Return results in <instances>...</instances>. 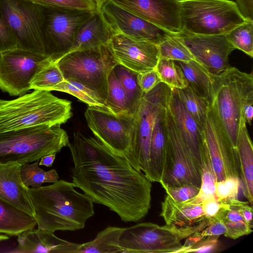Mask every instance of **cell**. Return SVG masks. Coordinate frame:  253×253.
I'll use <instances>...</instances> for the list:
<instances>
[{"label": "cell", "instance_id": "obj_13", "mask_svg": "<svg viewBox=\"0 0 253 253\" xmlns=\"http://www.w3.org/2000/svg\"><path fill=\"white\" fill-rule=\"evenodd\" d=\"M84 116L87 126L95 137L128 161L131 147L134 115H116L105 109L88 106Z\"/></svg>", "mask_w": 253, "mask_h": 253}, {"label": "cell", "instance_id": "obj_31", "mask_svg": "<svg viewBox=\"0 0 253 253\" xmlns=\"http://www.w3.org/2000/svg\"><path fill=\"white\" fill-rule=\"evenodd\" d=\"M173 89L186 110L202 127L210 109V101L198 94L189 85Z\"/></svg>", "mask_w": 253, "mask_h": 253}, {"label": "cell", "instance_id": "obj_39", "mask_svg": "<svg viewBox=\"0 0 253 253\" xmlns=\"http://www.w3.org/2000/svg\"><path fill=\"white\" fill-rule=\"evenodd\" d=\"M65 80L58 65L51 61L41 68L34 75L30 88L50 91L51 88Z\"/></svg>", "mask_w": 253, "mask_h": 253}, {"label": "cell", "instance_id": "obj_19", "mask_svg": "<svg viewBox=\"0 0 253 253\" xmlns=\"http://www.w3.org/2000/svg\"><path fill=\"white\" fill-rule=\"evenodd\" d=\"M114 34H120L129 38L158 43L164 31L139 18L108 0L99 9Z\"/></svg>", "mask_w": 253, "mask_h": 253}, {"label": "cell", "instance_id": "obj_22", "mask_svg": "<svg viewBox=\"0 0 253 253\" xmlns=\"http://www.w3.org/2000/svg\"><path fill=\"white\" fill-rule=\"evenodd\" d=\"M168 105L177 127L201 168V126L186 110L173 88Z\"/></svg>", "mask_w": 253, "mask_h": 253}, {"label": "cell", "instance_id": "obj_11", "mask_svg": "<svg viewBox=\"0 0 253 253\" xmlns=\"http://www.w3.org/2000/svg\"><path fill=\"white\" fill-rule=\"evenodd\" d=\"M93 12L43 7L42 34L45 55L55 62L65 55L77 31Z\"/></svg>", "mask_w": 253, "mask_h": 253}, {"label": "cell", "instance_id": "obj_1", "mask_svg": "<svg viewBox=\"0 0 253 253\" xmlns=\"http://www.w3.org/2000/svg\"><path fill=\"white\" fill-rule=\"evenodd\" d=\"M72 182L96 204L115 212L125 222H137L151 208L152 182L95 137L79 131L69 143Z\"/></svg>", "mask_w": 253, "mask_h": 253}, {"label": "cell", "instance_id": "obj_54", "mask_svg": "<svg viewBox=\"0 0 253 253\" xmlns=\"http://www.w3.org/2000/svg\"><path fill=\"white\" fill-rule=\"evenodd\" d=\"M9 238L8 236L5 234H0V242L2 241H5Z\"/></svg>", "mask_w": 253, "mask_h": 253}, {"label": "cell", "instance_id": "obj_44", "mask_svg": "<svg viewBox=\"0 0 253 253\" xmlns=\"http://www.w3.org/2000/svg\"><path fill=\"white\" fill-rule=\"evenodd\" d=\"M167 195L176 202H183L194 197L199 192L200 188L193 185L180 186H163Z\"/></svg>", "mask_w": 253, "mask_h": 253}, {"label": "cell", "instance_id": "obj_50", "mask_svg": "<svg viewBox=\"0 0 253 253\" xmlns=\"http://www.w3.org/2000/svg\"><path fill=\"white\" fill-rule=\"evenodd\" d=\"M235 2L244 17L253 20V0H236Z\"/></svg>", "mask_w": 253, "mask_h": 253}, {"label": "cell", "instance_id": "obj_9", "mask_svg": "<svg viewBox=\"0 0 253 253\" xmlns=\"http://www.w3.org/2000/svg\"><path fill=\"white\" fill-rule=\"evenodd\" d=\"M171 88L163 83L144 94L134 115V126L128 162L147 177L152 131L160 112L167 105Z\"/></svg>", "mask_w": 253, "mask_h": 253}, {"label": "cell", "instance_id": "obj_16", "mask_svg": "<svg viewBox=\"0 0 253 253\" xmlns=\"http://www.w3.org/2000/svg\"><path fill=\"white\" fill-rule=\"evenodd\" d=\"M117 65L137 74L155 69L159 59L157 44L114 34L107 44Z\"/></svg>", "mask_w": 253, "mask_h": 253}, {"label": "cell", "instance_id": "obj_29", "mask_svg": "<svg viewBox=\"0 0 253 253\" xmlns=\"http://www.w3.org/2000/svg\"><path fill=\"white\" fill-rule=\"evenodd\" d=\"M189 85L210 102L214 76L195 61H177Z\"/></svg>", "mask_w": 253, "mask_h": 253}, {"label": "cell", "instance_id": "obj_10", "mask_svg": "<svg viewBox=\"0 0 253 253\" xmlns=\"http://www.w3.org/2000/svg\"><path fill=\"white\" fill-rule=\"evenodd\" d=\"M165 126L166 148L161 185L162 187L190 185L200 188V166L177 127L168 104Z\"/></svg>", "mask_w": 253, "mask_h": 253}, {"label": "cell", "instance_id": "obj_3", "mask_svg": "<svg viewBox=\"0 0 253 253\" xmlns=\"http://www.w3.org/2000/svg\"><path fill=\"white\" fill-rule=\"evenodd\" d=\"M71 102L50 91L34 89L10 100H0V132L65 123L72 116Z\"/></svg>", "mask_w": 253, "mask_h": 253}, {"label": "cell", "instance_id": "obj_51", "mask_svg": "<svg viewBox=\"0 0 253 253\" xmlns=\"http://www.w3.org/2000/svg\"><path fill=\"white\" fill-rule=\"evenodd\" d=\"M253 102L245 103L243 108V115L246 123L250 125L252 124L253 116Z\"/></svg>", "mask_w": 253, "mask_h": 253}, {"label": "cell", "instance_id": "obj_27", "mask_svg": "<svg viewBox=\"0 0 253 253\" xmlns=\"http://www.w3.org/2000/svg\"><path fill=\"white\" fill-rule=\"evenodd\" d=\"M37 225L34 217L18 209L0 197V233L17 236Z\"/></svg>", "mask_w": 253, "mask_h": 253}, {"label": "cell", "instance_id": "obj_15", "mask_svg": "<svg viewBox=\"0 0 253 253\" xmlns=\"http://www.w3.org/2000/svg\"><path fill=\"white\" fill-rule=\"evenodd\" d=\"M201 136L216 181L230 176L240 179L236 149L220 125L211 106L202 126Z\"/></svg>", "mask_w": 253, "mask_h": 253}, {"label": "cell", "instance_id": "obj_2", "mask_svg": "<svg viewBox=\"0 0 253 253\" xmlns=\"http://www.w3.org/2000/svg\"><path fill=\"white\" fill-rule=\"evenodd\" d=\"M76 188L73 182L64 180L39 188L28 187L38 228L54 232L84 227L94 214L93 202Z\"/></svg>", "mask_w": 253, "mask_h": 253}, {"label": "cell", "instance_id": "obj_45", "mask_svg": "<svg viewBox=\"0 0 253 253\" xmlns=\"http://www.w3.org/2000/svg\"><path fill=\"white\" fill-rule=\"evenodd\" d=\"M16 48L15 37L0 11V53Z\"/></svg>", "mask_w": 253, "mask_h": 253}, {"label": "cell", "instance_id": "obj_17", "mask_svg": "<svg viewBox=\"0 0 253 253\" xmlns=\"http://www.w3.org/2000/svg\"><path fill=\"white\" fill-rule=\"evenodd\" d=\"M196 62L213 75L229 66L228 57L235 49L225 35H195L182 31L178 34Z\"/></svg>", "mask_w": 253, "mask_h": 253}, {"label": "cell", "instance_id": "obj_18", "mask_svg": "<svg viewBox=\"0 0 253 253\" xmlns=\"http://www.w3.org/2000/svg\"><path fill=\"white\" fill-rule=\"evenodd\" d=\"M166 32L182 31L179 0H110Z\"/></svg>", "mask_w": 253, "mask_h": 253}, {"label": "cell", "instance_id": "obj_41", "mask_svg": "<svg viewBox=\"0 0 253 253\" xmlns=\"http://www.w3.org/2000/svg\"><path fill=\"white\" fill-rule=\"evenodd\" d=\"M43 7L77 9L91 11L98 10L94 0H30Z\"/></svg>", "mask_w": 253, "mask_h": 253}, {"label": "cell", "instance_id": "obj_8", "mask_svg": "<svg viewBox=\"0 0 253 253\" xmlns=\"http://www.w3.org/2000/svg\"><path fill=\"white\" fill-rule=\"evenodd\" d=\"M54 62L65 80L84 85L98 94L106 104L109 76L118 65L107 45L73 51Z\"/></svg>", "mask_w": 253, "mask_h": 253}, {"label": "cell", "instance_id": "obj_35", "mask_svg": "<svg viewBox=\"0 0 253 253\" xmlns=\"http://www.w3.org/2000/svg\"><path fill=\"white\" fill-rule=\"evenodd\" d=\"M106 105L109 111L115 114L132 115L126 95L116 76L114 69L109 76Z\"/></svg>", "mask_w": 253, "mask_h": 253}, {"label": "cell", "instance_id": "obj_14", "mask_svg": "<svg viewBox=\"0 0 253 253\" xmlns=\"http://www.w3.org/2000/svg\"><path fill=\"white\" fill-rule=\"evenodd\" d=\"M52 61L45 55L16 48L0 53V89L12 96L31 89L35 74Z\"/></svg>", "mask_w": 253, "mask_h": 253}, {"label": "cell", "instance_id": "obj_33", "mask_svg": "<svg viewBox=\"0 0 253 253\" xmlns=\"http://www.w3.org/2000/svg\"><path fill=\"white\" fill-rule=\"evenodd\" d=\"M201 184L198 193L191 199L187 201L194 204L202 203L214 197L215 176L213 172L208 154L203 145L201 149Z\"/></svg>", "mask_w": 253, "mask_h": 253}, {"label": "cell", "instance_id": "obj_38", "mask_svg": "<svg viewBox=\"0 0 253 253\" xmlns=\"http://www.w3.org/2000/svg\"><path fill=\"white\" fill-rule=\"evenodd\" d=\"M225 36L235 49L253 57V20L246 19Z\"/></svg>", "mask_w": 253, "mask_h": 253}, {"label": "cell", "instance_id": "obj_49", "mask_svg": "<svg viewBox=\"0 0 253 253\" xmlns=\"http://www.w3.org/2000/svg\"><path fill=\"white\" fill-rule=\"evenodd\" d=\"M229 204L236 209L243 216L245 221L252 227L253 223V208L248 202H243L238 199H233L228 201Z\"/></svg>", "mask_w": 253, "mask_h": 253}, {"label": "cell", "instance_id": "obj_23", "mask_svg": "<svg viewBox=\"0 0 253 253\" xmlns=\"http://www.w3.org/2000/svg\"><path fill=\"white\" fill-rule=\"evenodd\" d=\"M114 34L100 10H96L81 25L66 54L107 45Z\"/></svg>", "mask_w": 253, "mask_h": 253}, {"label": "cell", "instance_id": "obj_30", "mask_svg": "<svg viewBox=\"0 0 253 253\" xmlns=\"http://www.w3.org/2000/svg\"><path fill=\"white\" fill-rule=\"evenodd\" d=\"M157 45L159 58L180 62L196 61L182 37L178 34L166 32Z\"/></svg>", "mask_w": 253, "mask_h": 253}, {"label": "cell", "instance_id": "obj_53", "mask_svg": "<svg viewBox=\"0 0 253 253\" xmlns=\"http://www.w3.org/2000/svg\"><path fill=\"white\" fill-rule=\"evenodd\" d=\"M108 0H94L95 2L98 10L100 9L102 5Z\"/></svg>", "mask_w": 253, "mask_h": 253}, {"label": "cell", "instance_id": "obj_6", "mask_svg": "<svg viewBox=\"0 0 253 253\" xmlns=\"http://www.w3.org/2000/svg\"><path fill=\"white\" fill-rule=\"evenodd\" d=\"M182 31L195 35H226L246 19L231 0H179Z\"/></svg>", "mask_w": 253, "mask_h": 253}, {"label": "cell", "instance_id": "obj_46", "mask_svg": "<svg viewBox=\"0 0 253 253\" xmlns=\"http://www.w3.org/2000/svg\"><path fill=\"white\" fill-rule=\"evenodd\" d=\"M137 81L140 88L145 93L151 91L162 83L159 75L155 69L138 73Z\"/></svg>", "mask_w": 253, "mask_h": 253}, {"label": "cell", "instance_id": "obj_26", "mask_svg": "<svg viewBox=\"0 0 253 253\" xmlns=\"http://www.w3.org/2000/svg\"><path fill=\"white\" fill-rule=\"evenodd\" d=\"M236 149L243 193L252 206L253 202V146L246 124L242 126L240 131Z\"/></svg>", "mask_w": 253, "mask_h": 253}, {"label": "cell", "instance_id": "obj_21", "mask_svg": "<svg viewBox=\"0 0 253 253\" xmlns=\"http://www.w3.org/2000/svg\"><path fill=\"white\" fill-rule=\"evenodd\" d=\"M21 164L0 165V197L18 209L34 217L35 210L20 174Z\"/></svg>", "mask_w": 253, "mask_h": 253}, {"label": "cell", "instance_id": "obj_40", "mask_svg": "<svg viewBox=\"0 0 253 253\" xmlns=\"http://www.w3.org/2000/svg\"><path fill=\"white\" fill-rule=\"evenodd\" d=\"M223 220L226 227L224 234L226 237L235 240L253 232V227L245 221L239 211L230 205Z\"/></svg>", "mask_w": 253, "mask_h": 253}, {"label": "cell", "instance_id": "obj_20", "mask_svg": "<svg viewBox=\"0 0 253 253\" xmlns=\"http://www.w3.org/2000/svg\"><path fill=\"white\" fill-rule=\"evenodd\" d=\"M18 244L13 252L20 253H76L79 244L57 237L54 232L38 228L17 235Z\"/></svg>", "mask_w": 253, "mask_h": 253}, {"label": "cell", "instance_id": "obj_47", "mask_svg": "<svg viewBox=\"0 0 253 253\" xmlns=\"http://www.w3.org/2000/svg\"><path fill=\"white\" fill-rule=\"evenodd\" d=\"M219 236H208L203 238L185 253H211L215 250L218 245Z\"/></svg>", "mask_w": 253, "mask_h": 253}, {"label": "cell", "instance_id": "obj_32", "mask_svg": "<svg viewBox=\"0 0 253 253\" xmlns=\"http://www.w3.org/2000/svg\"><path fill=\"white\" fill-rule=\"evenodd\" d=\"M117 77L126 95L131 114L134 115L137 111L144 93L137 81V73L118 65L114 69Z\"/></svg>", "mask_w": 253, "mask_h": 253}, {"label": "cell", "instance_id": "obj_48", "mask_svg": "<svg viewBox=\"0 0 253 253\" xmlns=\"http://www.w3.org/2000/svg\"><path fill=\"white\" fill-rule=\"evenodd\" d=\"M226 230L223 218H217L210 222L208 225L199 232L201 239L208 236H219Z\"/></svg>", "mask_w": 253, "mask_h": 253}, {"label": "cell", "instance_id": "obj_43", "mask_svg": "<svg viewBox=\"0 0 253 253\" xmlns=\"http://www.w3.org/2000/svg\"><path fill=\"white\" fill-rule=\"evenodd\" d=\"M202 208L205 219L208 223L217 218H223L230 208L228 201L217 199L215 196L204 201Z\"/></svg>", "mask_w": 253, "mask_h": 253}, {"label": "cell", "instance_id": "obj_34", "mask_svg": "<svg viewBox=\"0 0 253 253\" xmlns=\"http://www.w3.org/2000/svg\"><path fill=\"white\" fill-rule=\"evenodd\" d=\"M52 90L69 93L86 103L88 106L103 108L109 111L105 102L98 94L80 83L64 80L52 87Z\"/></svg>", "mask_w": 253, "mask_h": 253}, {"label": "cell", "instance_id": "obj_7", "mask_svg": "<svg viewBox=\"0 0 253 253\" xmlns=\"http://www.w3.org/2000/svg\"><path fill=\"white\" fill-rule=\"evenodd\" d=\"M208 225L206 219L190 226L139 223L124 228L119 244L123 253H178L182 247V240Z\"/></svg>", "mask_w": 253, "mask_h": 253}, {"label": "cell", "instance_id": "obj_4", "mask_svg": "<svg viewBox=\"0 0 253 253\" xmlns=\"http://www.w3.org/2000/svg\"><path fill=\"white\" fill-rule=\"evenodd\" d=\"M248 102H253L252 72L229 67L214 76L210 106L235 148L240 131L246 124L243 108Z\"/></svg>", "mask_w": 253, "mask_h": 253}, {"label": "cell", "instance_id": "obj_36", "mask_svg": "<svg viewBox=\"0 0 253 253\" xmlns=\"http://www.w3.org/2000/svg\"><path fill=\"white\" fill-rule=\"evenodd\" d=\"M22 181L27 187L39 188L44 183H54L59 176L54 169L45 171L39 167V161L31 164H22L20 168Z\"/></svg>", "mask_w": 253, "mask_h": 253}, {"label": "cell", "instance_id": "obj_37", "mask_svg": "<svg viewBox=\"0 0 253 253\" xmlns=\"http://www.w3.org/2000/svg\"><path fill=\"white\" fill-rule=\"evenodd\" d=\"M155 69L162 83L171 88L181 89L188 85L181 67L174 60L159 58Z\"/></svg>", "mask_w": 253, "mask_h": 253}, {"label": "cell", "instance_id": "obj_24", "mask_svg": "<svg viewBox=\"0 0 253 253\" xmlns=\"http://www.w3.org/2000/svg\"><path fill=\"white\" fill-rule=\"evenodd\" d=\"M167 105L158 115L151 135L149 172L147 178L151 182L160 183L163 176L166 148L165 111Z\"/></svg>", "mask_w": 253, "mask_h": 253}, {"label": "cell", "instance_id": "obj_42", "mask_svg": "<svg viewBox=\"0 0 253 253\" xmlns=\"http://www.w3.org/2000/svg\"><path fill=\"white\" fill-rule=\"evenodd\" d=\"M240 179L236 176L228 177L215 183L214 195L218 199L228 201L238 199Z\"/></svg>", "mask_w": 253, "mask_h": 253}, {"label": "cell", "instance_id": "obj_12", "mask_svg": "<svg viewBox=\"0 0 253 253\" xmlns=\"http://www.w3.org/2000/svg\"><path fill=\"white\" fill-rule=\"evenodd\" d=\"M0 11L15 37L17 48L45 55L42 6L30 0H0Z\"/></svg>", "mask_w": 253, "mask_h": 253}, {"label": "cell", "instance_id": "obj_5", "mask_svg": "<svg viewBox=\"0 0 253 253\" xmlns=\"http://www.w3.org/2000/svg\"><path fill=\"white\" fill-rule=\"evenodd\" d=\"M60 126H38L0 132V165L28 164L59 152L70 142Z\"/></svg>", "mask_w": 253, "mask_h": 253}, {"label": "cell", "instance_id": "obj_28", "mask_svg": "<svg viewBox=\"0 0 253 253\" xmlns=\"http://www.w3.org/2000/svg\"><path fill=\"white\" fill-rule=\"evenodd\" d=\"M124 229L108 226L99 232L93 240L79 244L76 253H123L119 242Z\"/></svg>", "mask_w": 253, "mask_h": 253}, {"label": "cell", "instance_id": "obj_52", "mask_svg": "<svg viewBox=\"0 0 253 253\" xmlns=\"http://www.w3.org/2000/svg\"><path fill=\"white\" fill-rule=\"evenodd\" d=\"M56 154L47 155L42 157L39 163V166H44L47 167L52 166L55 159Z\"/></svg>", "mask_w": 253, "mask_h": 253}, {"label": "cell", "instance_id": "obj_25", "mask_svg": "<svg viewBox=\"0 0 253 253\" xmlns=\"http://www.w3.org/2000/svg\"><path fill=\"white\" fill-rule=\"evenodd\" d=\"M160 216L166 224L179 226H192L205 220L202 204L176 202L168 195L161 203Z\"/></svg>", "mask_w": 253, "mask_h": 253}]
</instances>
